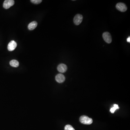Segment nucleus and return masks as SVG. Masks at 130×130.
<instances>
[{
  "label": "nucleus",
  "mask_w": 130,
  "mask_h": 130,
  "mask_svg": "<svg viewBox=\"0 0 130 130\" xmlns=\"http://www.w3.org/2000/svg\"><path fill=\"white\" fill-rule=\"evenodd\" d=\"M79 121L82 124L86 125L91 124L93 123V122L92 118L85 115L81 116L79 118Z\"/></svg>",
  "instance_id": "f257e3e1"
},
{
  "label": "nucleus",
  "mask_w": 130,
  "mask_h": 130,
  "mask_svg": "<svg viewBox=\"0 0 130 130\" xmlns=\"http://www.w3.org/2000/svg\"><path fill=\"white\" fill-rule=\"evenodd\" d=\"M116 9L122 12H126L127 9V7L125 4L122 3H118L116 6Z\"/></svg>",
  "instance_id": "f03ea898"
},
{
  "label": "nucleus",
  "mask_w": 130,
  "mask_h": 130,
  "mask_svg": "<svg viewBox=\"0 0 130 130\" xmlns=\"http://www.w3.org/2000/svg\"><path fill=\"white\" fill-rule=\"evenodd\" d=\"M83 16L81 14H77L75 16L73 19V22L76 25H78L83 21Z\"/></svg>",
  "instance_id": "7ed1b4c3"
},
{
  "label": "nucleus",
  "mask_w": 130,
  "mask_h": 130,
  "mask_svg": "<svg viewBox=\"0 0 130 130\" xmlns=\"http://www.w3.org/2000/svg\"><path fill=\"white\" fill-rule=\"evenodd\" d=\"M103 38L104 41L108 43H111L112 39L111 36V34L109 32H105L103 33Z\"/></svg>",
  "instance_id": "20e7f679"
},
{
  "label": "nucleus",
  "mask_w": 130,
  "mask_h": 130,
  "mask_svg": "<svg viewBox=\"0 0 130 130\" xmlns=\"http://www.w3.org/2000/svg\"><path fill=\"white\" fill-rule=\"evenodd\" d=\"M15 4V1L13 0H6L4 2L3 7L5 9H7L12 6Z\"/></svg>",
  "instance_id": "39448f33"
},
{
  "label": "nucleus",
  "mask_w": 130,
  "mask_h": 130,
  "mask_svg": "<svg viewBox=\"0 0 130 130\" xmlns=\"http://www.w3.org/2000/svg\"><path fill=\"white\" fill-rule=\"evenodd\" d=\"M17 46V44L14 41H12L9 43L8 49L9 51H13L15 49Z\"/></svg>",
  "instance_id": "423d86ee"
},
{
  "label": "nucleus",
  "mask_w": 130,
  "mask_h": 130,
  "mask_svg": "<svg viewBox=\"0 0 130 130\" xmlns=\"http://www.w3.org/2000/svg\"><path fill=\"white\" fill-rule=\"evenodd\" d=\"M57 69L59 72L63 73L67 71V67L66 64H60L58 66Z\"/></svg>",
  "instance_id": "0eeeda50"
},
{
  "label": "nucleus",
  "mask_w": 130,
  "mask_h": 130,
  "mask_svg": "<svg viewBox=\"0 0 130 130\" xmlns=\"http://www.w3.org/2000/svg\"><path fill=\"white\" fill-rule=\"evenodd\" d=\"M55 79L57 82L61 83H63L65 81L66 78L64 75L63 74H59L57 75L56 76Z\"/></svg>",
  "instance_id": "6e6552de"
},
{
  "label": "nucleus",
  "mask_w": 130,
  "mask_h": 130,
  "mask_svg": "<svg viewBox=\"0 0 130 130\" xmlns=\"http://www.w3.org/2000/svg\"><path fill=\"white\" fill-rule=\"evenodd\" d=\"M38 23L36 21H34L30 23L28 25V28L29 30H33L37 26Z\"/></svg>",
  "instance_id": "1a4fd4ad"
},
{
  "label": "nucleus",
  "mask_w": 130,
  "mask_h": 130,
  "mask_svg": "<svg viewBox=\"0 0 130 130\" xmlns=\"http://www.w3.org/2000/svg\"><path fill=\"white\" fill-rule=\"evenodd\" d=\"M9 64L11 66L14 67H17L19 66V62L16 60H12L9 62Z\"/></svg>",
  "instance_id": "9d476101"
},
{
  "label": "nucleus",
  "mask_w": 130,
  "mask_h": 130,
  "mask_svg": "<svg viewBox=\"0 0 130 130\" xmlns=\"http://www.w3.org/2000/svg\"><path fill=\"white\" fill-rule=\"evenodd\" d=\"M119 108L118 105L114 104V107L111 108L110 110V111L111 112V113L113 114V113H114V111H115L116 110H117V109H119Z\"/></svg>",
  "instance_id": "9b49d317"
},
{
  "label": "nucleus",
  "mask_w": 130,
  "mask_h": 130,
  "mask_svg": "<svg viewBox=\"0 0 130 130\" xmlns=\"http://www.w3.org/2000/svg\"><path fill=\"white\" fill-rule=\"evenodd\" d=\"M65 130H75L72 126L70 125H67L65 126Z\"/></svg>",
  "instance_id": "f8f14e48"
},
{
  "label": "nucleus",
  "mask_w": 130,
  "mask_h": 130,
  "mask_svg": "<svg viewBox=\"0 0 130 130\" xmlns=\"http://www.w3.org/2000/svg\"><path fill=\"white\" fill-rule=\"evenodd\" d=\"M31 2L35 4H38L41 3L42 2V0H31Z\"/></svg>",
  "instance_id": "ddd939ff"
},
{
  "label": "nucleus",
  "mask_w": 130,
  "mask_h": 130,
  "mask_svg": "<svg viewBox=\"0 0 130 130\" xmlns=\"http://www.w3.org/2000/svg\"><path fill=\"white\" fill-rule=\"evenodd\" d=\"M127 41L128 42H129V43H130V37H129L128 38H127Z\"/></svg>",
  "instance_id": "4468645a"
}]
</instances>
